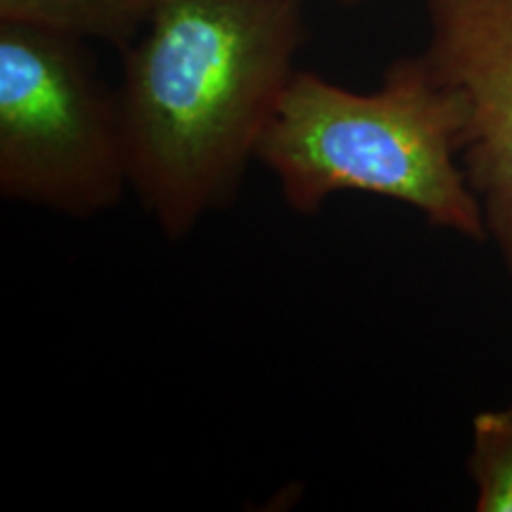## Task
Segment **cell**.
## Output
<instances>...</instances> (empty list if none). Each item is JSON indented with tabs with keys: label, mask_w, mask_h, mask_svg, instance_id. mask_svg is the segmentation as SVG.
I'll return each instance as SVG.
<instances>
[{
	"label": "cell",
	"mask_w": 512,
	"mask_h": 512,
	"mask_svg": "<svg viewBox=\"0 0 512 512\" xmlns=\"http://www.w3.org/2000/svg\"><path fill=\"white\" fill-rule=\"evenodd\" d=\"M304 41V0H157L117 105L131 190L166 240L235 202Z\"/></svg>",
	"instance_id": "1"
},
{
	"label": "cell",
	"mask_w": 512,
	"mask_h": 512,
	"mask_svg": "<svg viewBox=\"0 0 512 512\" xmlns=\"http://www.w3.org/2000/svg\"><path fill=\"white\" fill-rule=\"evenodd\" d=\"M465 105L425 57H399L370 93L297 69L256 147L287 207L318 216L339 192L399 202L430 226L486 242L460 150Z\"/></svg>",
	"instance_id": "2"
},
{
	"label": "cell",
	"mask_w": 512,
	"mask_h": 512,
	"mask_svg": "<svg viewBox=\"0 0 512 512\" xmlns=\"http://www.w3.org/2000/svg\"><path fill=\"white\" fill-rule=\"evenodd\" d=\"M131 188L117 91L86 43L0 22V195L88 221Z\"/></svg>",
	"instance_id": "3"
},
{
	"label": "cell",
	"mask_w": 512,
	"mask_h": 512,
	"mask_svg": "<svg viewBox=\"0 0 512 512\" xmlns=\"http://www.w3.org/2000/svg\"><path fill=\"white\" fill-rule=\"evenodd\" d=\"M427 67L465 105L460 162L512 283V0H425Z\"/></svg>",
	"instance_id": "4"
},
{
	"label": "cell",
	"mask_w": 512,
	"mask_h": 512,
	"mask_svg": "<svg viewBox=\"0 0 512 512\" xmlns=\"http://www.w3.org/2000/svg\"><path fill=\"white\" fill-rule=\"evenodd\" d=\"M157 0H0V22L124 50L143 34Z\"/></svg>",
	"instance_id": "5"
},
{
	"label": "cell",
	"mask_w": 512,
	"mask_h": 512,
	"mask_svg": "<svg viewBox=\"0 0 512 512\" xmlns=\"http://www.w3.org/2000/svg\"><path fill=\"white\" fill-rule=\"evenodd\" d=\"M467 475L477 512H512V406L475 415Z\"/></svg>",
	"instance_id": "6"
},
{
	"label": "cell",
	"mask_w": 512,
	"mask_h": 512,
	"mask_svg": "<svg viewBox=\"0 0 512 512\" xmlns=\"http://www.w3.org/2000/svg\"><path fill=\"white\" fill-rule=\"evenodd\" d=\"M339 3H344V5H356V3H363V0H339Z\"/></svg>",
	"instance_id": "7"
}]
</instances>
